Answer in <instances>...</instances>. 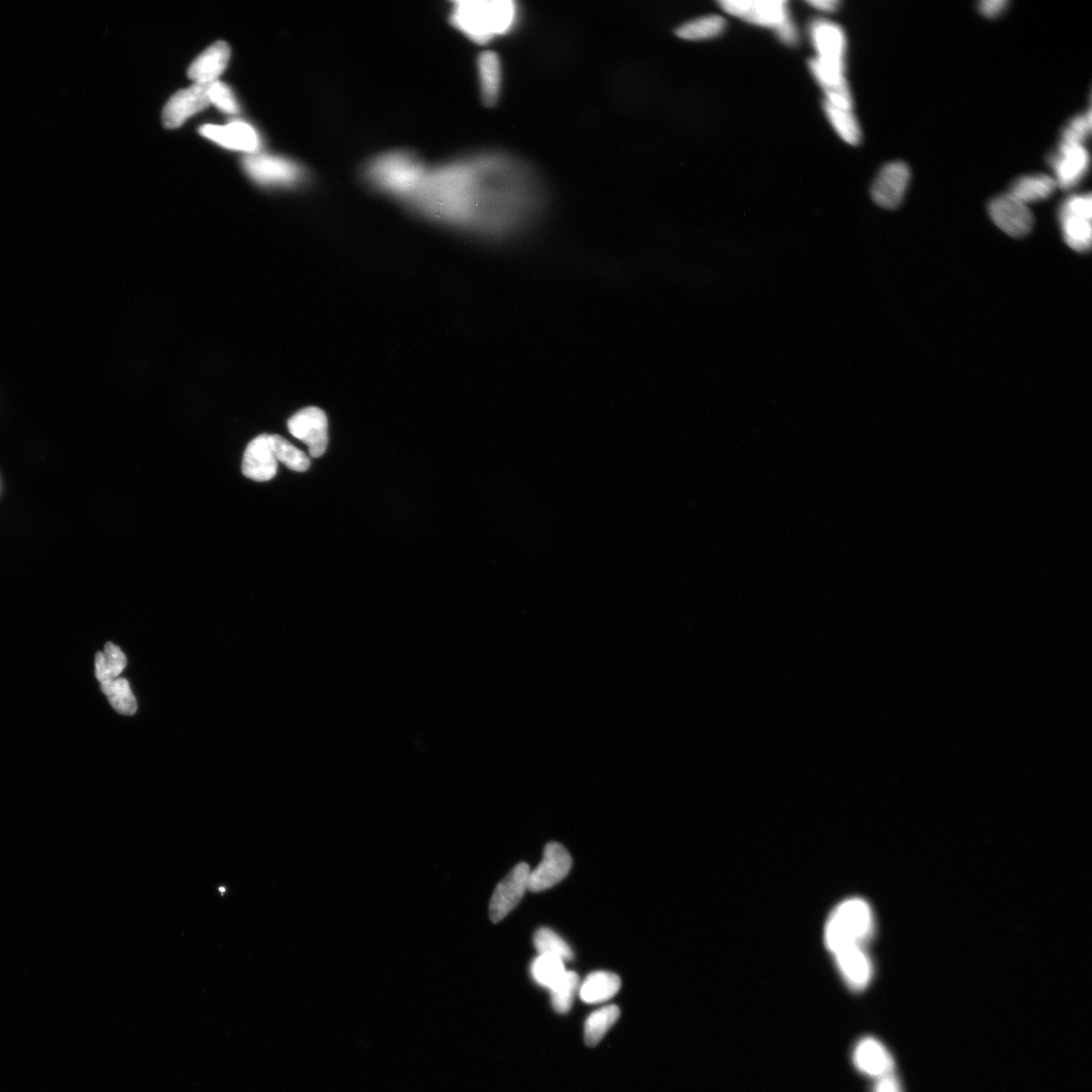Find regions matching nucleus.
<instances>
[{
	"label": "nucleus",
	"mask_w": 1092,
	"mask_h": 1092,
	"mask_svg": "<svg viewBox=\"0 0 1092 1092\" xmlns=\"http://www.w3.org/2000/svg\"><path fill=\"white\" fill-rule=\"evenodd\" d=\"M407 202L434 217L507 233L532 219L540 194L519 163L490 154L427 167Z\"/></svg>",
	"instance_id": "1"
},
{
	"label": "nucleus",
	"mask_w": 1092,
	"mask_h": 1092,
	"mask_svg": "<svg viewBox=\"0 0 1092 1092\" xmlns=\"http://www.w3.org/2000/svg\"><path fill=\"white\" fill-rule=\"evenodd\" d=\"M517 15V5L510 0H460L453 3L450 16L458 31L477 44H486L511 31Z\"/></svg>",
	"instance_id": "2"
},
{
	"label": "nucleus",
	"mask_w": 1092,
	"mask_h": 1092,
	"mask_svg": "<svg viewBox=\"0 0 1092 1092\" xmlns=\"http://www.w3.org/2000/svg\"><path fill=\"white\" fill-rule=\"evenodd\" d=\"M427 165L408 151L380 154L366 164L363 177L374 189L407 201L420 182Z\"/></svg>",
	"instance_id": "3"
},
{
	"label": "nucleus",
	"mask_w": 1092,
	"mask_h": 1092,
	"mask_svg": "<svg viewBox=\"0 0 1092 1092\" xmlns=\"http://www.w3.org/2000/svg\"><path fill=\"white\" fill-rule=\"evenodd\" d=\"M874 933V915L862 899H847L837 904L824 926V944L832 955L846 948L865 947Z\"/></svg>",
	"instance_id": "4"
},
{
	"label": "nucleus",
	"mask_w": 1092,
	"mask_h": 1092,
	"mask_svg": "<svg viewBox=\"0 0 1092 1092\" xmlns=\"http://www.w3.org/2000/svg\"><path fill=\"white\" fill-rule=\"evenodd\" d=\"M249 177L270 187H294L306 179V171L297 162L280 156L252 153L243 160Z\"/></svg>",
	"instance_id": "5"
},
{
	"label": "nucleus",
	"mask_w": 1092,
	"mask_h": 1092,
	"mask_svg": "<svg viewBox=\"0 0 1092 1092\" xmlns=\"http://www.w3.org/2000/svg\"><path fill=\"white\" fill-rule=\"evenodd\" d=\"M288 428L289 433L304 442L311 457L318 458L327 451L328 419L324 411L317 407H308L292 416Z\"/></svg>",
	"instance_id": "6"
},
{
	"label": "nucleus",
	"mask_w": 1092,
	"mask_h": 1092,
	"mask_svg": "<svg viewBox=\"0 0 1092 1092\" xmlns=\"http://www.w3.org/2000/svg\"><path fill=\"white\" fill-rule=\"evenodd\" d=\"M811 36L817 51L815 60L828 71L844 74L846 40L843 28L826 19H814Z\"/></svg>",
	"instance_id": "7"
},
{
	"label": "nucleus",
	"mask_w": 1092,
	"mask_h": 1092,
	"mask_svg": "<svg viewBox=\"0 0 1092 1092\" xmlns=\"http://www.w3.org/2000/svg\"><path fill=\"white\" fill-rule=\"evenodd\" d=\"M719 5L727 14L748 23L775 30L789 18L787 3L783 0H724Z\"/></svg>",
	"instance_id": "8"
},
{
	"label": "nucleus",
	"mask_w": 1092,
	"mask_h": 1092,
	"mask_svg": "<svg viewBox=\"0 0 1092 1092\" xmlns=\"http://www.w3.org/2000/svg\"><path fill=\"white\" fill-rule=\"evenodd\" d=\"M530 873V866L521 863L497 885L489 906L490 919L494 923L504 920L520 902L529 890Z\"/></svg>",
	"instance_id": "9"
},
{
	"label": "nucleus",
	"mask_w": 1092,
	"mask_h": 1092,
	"mask_svg": "<svg viewBox=\"0 0 1092 1092\" xmlns=\"http://www.w3.org/2000/svg\"><path fill=\"white\" fill-rule=\"evenodd\" d=\"M988 212L994 224L1009 236H1026L1032 228L1033 218L1028 204L1013 198L1010 193L992 200Z\"/></svg>",
	"instance_id": "10"
},
{
	"label": "nucleus",
	"mask_w": 1092,
	"mask_h": 1092,
	"mask_svg": "<svg viewBox=\"0 0 1092 1092\" xmlns=\"http://www.w3.org/2000/svg\"><path fill=\"white\" fill-rule=\"evenodd\" d=\"M573 865L570 853L561 844L546 845L541 863L530 873L529 890L541 892L568 876Z\"/></svg>",
	"instance_id": "11"
},
{
	"label": "nucleus",
	"mask_w": 1092,
	"mask_h": 1092,
	"mask_svg": "<svg viewBox=\"0 0 1092 1092\" xmlns=\"http://www.w3.org/2000/svg\"><path fill=\"white\" fill-rule=\"evenodd\" d=\"M211 83H196L188 90L175 93L163 111V124L169 129L179 128L191 115L206 109L210 99Z\"/></svg>",
	"instance_id": "12"
},
{
	"label": "nucleus",
	"mask_w": 1092,
	"mask_h": 1092,
	"mask_svg": "<svg viewBox=\"0 0 1092 1092\" xmlns=\"http://www.w3.org/2000/svg\"><path fill=\"white\" fill-rule=\"evenodd\" d=\"M911 180V169L901 161L887 164L877 177L872 198L884 209H895L901 203Z\"/></svg>",
	"instance_id": "13"
},
{
	"label": "nucleus",
	"mask_w": 1092,
	"mask_h": 1092,
	"mask_svg": "<svg viewBox=\"0 0 1092 1092\" xmlns=\"http://www.w3.org/2000/svg\"><path fill=\"white\" fill-rule=\"evenodd\" d=\"M852 1059L856 1069L867 1077L876 1080L894 1074L891 1053L879 1039L865 1037L857 1042Z\"/></svg>",
	"instance_id": "14"
},
{
	"label": "nucleus",
	"mask_w": 1092,
	"mask_h": 1092,
	"mask_svg": "<svg viewBox=\"0 0 1092 1092\" xmlns=\"http://www.w3.org/2000/svg\"><path fill=\"white\" fill-rule=\"evenodd\" d=\"M835 967L846 987L855 992L865 990L873 979L872 961L865 947L846 948L832 955Z\"/></svg>",
	"instance_id": "15"
},
{
	"label": "nucleus",
	"mask_w": 1092,
	"mask_h": 1092,
	"mask_svg": "<svg viewBox=\"0 0 1092 1092\" xmlns=\"http://www.w3.org/2000/svg\"><path fill=\"white\" fill-rule=\"evenodd\" d=\"M1089 161V154L1084 145L1060 144L1058 152L1051 158L1057 185L1065 190L1075 187L1084 179Z\"/></svg>",
	"instance_id": "16"
},
{
	"label": "nucleus",
	"mask_w": 1092,
	"mask_h": 1092,
	"mask_svg": "<svg viewBox=\"0 0 1092 1092\" xmlns=\"http://www.w3.org/2000/svg\"><path fill=\"white\" fill-rule=\"evenodd\" d=\"M278 464L269 434H262L247 445L243 455L242 473L252 481L268 482L277 475Z\"/></svg>",
	"instance_id": "17"
},
{
	"label": "nucleus",
	"mask_w": 1092,
	"mask_h": 1092,
	"mask_svg": "<svg viewBox=\"0 0 1092 1092\" xmlns=\"http://www.w3.org/2000/svg\"><path fill=\"white\" fill-rule=\"evenodd\" d=\"M206 138L227 149L256 153L259 146L258 135L246 123L234 122L227 126L204 125L200 129Z\"/></svg>",
	"instance_id": "18"
},
{
	"label": "nucleus",
	"mask_w": 1092,
	"mask_h": 1092,
	"mask_svg": "<svg viewBox=\"0 0 1092 1092\" xmlns=\"http://www.w3.org/2000/svg\"><path fill=\"white\" fill-rule=\"evenodd\" d=\"M231 56L225 42H217L203 51L189 68V77L196 83H212L225 71Z\"/></svg>",
	"instance_id": "19"
},
{
	"label": "nucleus",
	"mask_w": 1092,
	"mask_h": 1092,
	"mask_svg": "<svg viewBox=\"0 0 1092 1092\" xmlns=\"http://www.w3.org/2000/svg\"><path fill=\"white\" fill-rule=\"evenodd\" d=\"M809 67H811L819 85L823 87L827 97L826 102L844 110H852L850 87L847 85L844 74L826 70L816 60H813L809 63Z\"/></svg>",
	"instance_id": "20"
},
{
	"label": "nucleus",
	"mask_w": 1092,
	"mask_h": 1092,
	"mask_svg": "<svg viewBox=\"0 0 1092 1092\" xmlns=\"http://www.w3.org/2000/svg\"><path fill=\"white\" fill-rule=\"evenodd\" d=\"M477 71L483 102L487 106H493L499 100L502 86V65L499 56L492 51L482 53L477 60Z\"/></svg>",
	"instance_id": "21"
},
{
	"label": "nucleus",
	"mask_w": 1092,
	"mask_h": 1092,
	"mask_svg": "<svg viewBox=\"0 0 1092 1092\" xmlns=\"http://www.w3.org/2000/svg\"><path fill=\"white\" fill-rule=\"evenodd\" d=\"M620 988L621 980L617 974L596 971L584 980L579 994L581 999L586 1003H600L616 996Z\"/></svg>",
	"instance_id": "22"
},
{
	"label": "nucleus",
	"mask_w": 1092,
	"mask_h": 1092,
	"mask_svg": "<svg viewBox=\"0 0 1092 1092\" xmlns=\"http://www.w3.org/2000/svg\"><path fill=\"white\" fill-rule=\"evenodd\" d=\"M1057 187L1054 179L1046 174L1027 175L1013 182L1010 194L1023 203L1044 201Z\"/></svg>",
	"instance_id": "23"
},
{
	"label": "nucleus",
	"mask_w": 1092,
	"mask_h": 1092,
	"mask_svg": "<svg viewBox=\"0 0 1092 1092\" xmlns=\"http://www.w3.org/2000/svg\"><path fill=\"white\" fill-rule=\"evenodd\" d=\"M1063 237L1067 246L1078 252H1087L1091 247V219L1059 212Z\"/></svg>",
	"instance_id": "24"
},
{
	"label": "nucleus",
	"mask_w": 1092,
	"mask_h": 1092,
	"mask_svg": "<svg viewBox=\"0 0 1092 1092\" xmlns=\"http://www.w3.org/2000/svg\"><path fill=\"white\" fill-rule=\"evenodd\" d=\"M126 659L125 653L112 642H107L104 650L97 652L95 656V677L101 684L118 679L125 670Z\"/></svg>",
	"instance_id": "25"
},
{
	"label": "nucleus",
	"mask_w": 1092,
	"mask_h": 1092,
	"mask_svg": "<svg viewBox=\"0 0 1092 1092\" xmlns=\"http://www.w3.org/2000/svg\"><path fill=\"white\" fill-rule=\"evenodd\" d=\"M824 111L835 132L847 144L857 145L862 138L861 128L852 110H844L825 101Z\"/></svg>",
	"instance_id": "26"
},
{
	"label": "nucleus",
	"mask_w": 1092,
	"mask_h": 1092,
	"mask_svg": "<svg viewBox=\"0 0 1092 1092\" xmlns=\"http://www.w3.org/2000/svg\"><path fill=\"white\" fill-rule=\"evenodd\" d=\"M620 1017L617 1006L602 1008L587 1019L584 1023V1042L590 1047L596 1046Z\"/></svg>",
	"instance_id": "27"
},
{
	"label": "nucleus",
	"mask_w": 1092,
	"mask_h": 1092,
	"mask_svg": "<svg viewBox=\"0 0 1092 1092\" xmlns=\"http://www.w3.org/2000/svg\"><path fill=\"white\" fill-rule=\"evenodd\" d=\"M101 688L116 713L126 716L136 714V701L128 681L118 678L101 684Z\"/></svg>",
	"instance_id": "28"
},
{
	"label": "nucleus",
	"mask_w": 1092,
	"mask_h": 1092,
	"mask_svg": "<svg viewBox=\"0 0 1092 1092\" xmlns=\"http://www.w3.org/2000/svg\"><path fill=\"white\" fill-rule=\"evenodd\" d=\"M726 21L719 16H707L693 19L680 27L677 36L689 41L705 40L724 32Z\"/></svg>",
	"instance_id": "29"
},
{
	"label": "nucleus",
	"mask_w": 1092,
	"mask_h": 1092,
	"mask_svg": "<svg viewBox=\"0 0 1092 1092\" xmlns=\"http://www.w3.org/2000/svg\"><path fill=\"white\" fill-rule=\"evenodd\" d=\"M269 440L278 463L284 464L294 472L304 473L309 470L311 461L304 452L279 435H269Z\"/></svg>",
	"instance_id": "30"
},
{
	"label": "nucleus",
	"mask_w": 1092,
	"mask_h": 1092,
	"mask_svg": "<svg viewBox=\"0 0 1092 1092\" xmlns=\"http://www.w3.org/2000/svg\"><path fill=\"white\" fill-rule=\"evenodd\" d=\"M531 975L541 987L551 989L564 974V962L551 955H540L531 964Z\"/></svg>",
	"instance_id": "31"
},
{
	"label": "nucleus",
	"mask_w": 1092,
	"mask_h": 1092,
	"mask_svg": "<svg viewBox=\"0 0 1092 1092\" xmlns=\"http://www.w3.org/2000/svg\"><path fill=\"white\" fill-rule=\"evenodd\" d=\"M579 977L576 972L565 971L562 978L550 989L552 1008L559 1013H567L579 989Z\"/></svg>",
	"instance_id": "32"
},
{
	"label": "nucleus",
	"mask_w": 1092,
	"mask_h": 1092,
	"mask_svg": "<svg viewBox=\"0 0 1092 1092\" xmlns=\"http://www.w3.org/2000/svg\"><path fill=\"white\" fill-rule=\"evenodd\" d=\"M533 943L540 955H551L563 962L572 961L573 953L561 935L548 928H541L534 934Z\"/></svg>",
	"instance_id": "33"
},
{
	"label": "nucleus",
	"mask_w": 1092,
	"mask_h": 1092,
	"mask_svg": "<svg viewBox=\"0 0 1092 1092\" xmlns=\"http://www.w3.org/2000/svg\"><path fill=\"white\" fill-rule=\"evenodd\" d=\"M1091 111L1076 116L1062 133L1061 144L1082 145L1091 131Z\"/></svg>",
	"instance_id": "34"
},
{
	"label": "nucleus",
	"mask_w": 1092,
	"mask_h": 1092,
	"mask_svg": "<svg viewBox=\"0 0 1092 1092\" xmlns=\"http://www.w3.org/2000/svg\"><path fill=\"white\" fill-rule=\"evenodd\" d=\"M210 99L212 104L216 105L224 113L237 114L239 112V105L235 96H234L225 83L218 81L212 82L210 85Z\"/></svg>",
	"instance_id": "35"
},
{
	"label": "nucleus",
	"mask_w": 1092,
	"mask_h": 1092,
	"mask_svg": "<svg viewBox=\"0 0 1092 1092\" xmlns=\"http://www.w3.org/2000/svg\"><path fill=\"white\" fill-rule=\"evenodd\" d=\"M1060 213L1079 214V216L1092 218V200L1090 194H1080L1069 198L1062 204Z\"/></svg>",
	"instance_id": "36"
},
{
	"label": "nucleus",
	"mask_w": 1092,
	"mask_h": 1092,
	"mask_svg": "<svg viewBox=\"0 0 1092 1092\" xmlns=\"http://www.w3.org/2000/svg\"><path fill=\"white\" fill-rule=\"evenodd\" d=\"M872 1092H903L899 1078L894 1074L876 1079Z\"/></svg>",
	"instance_id": "37"
},
{
	"label": "nucleus",
	"mask_w": 1092,
	"mask_h": 1092,
	"mask_svg": "<svg viewBox=\"0 0 1092 1092\" xmlns=\"http://www.w3.org/2000/svg\"><path fill=\"white\" fill-rule=\"evenodd\" d=\"M1008 5L1006 0H984L979 4V11L984 16L997 17L1006 11Z\"/></svg>",
	"instance_id": "38"
},
{
	"label": "nucleus",
	"mask_w": 1092,
	"mask_h": 1092,
	"mask_svg": "<svg viewBox=\"0 0 1092 1092\" xmlns=\"http://www.w3.org/2000/svg\"><path fill=\"white\" fill-rule=\"evenodd\" d=\"M776 31L780 40L784 43L788 45H795L797 43V31L790 17L781 26L777 27Z\"/></svg>",
	"instance_id": "39"
},
{
	"label": "nucleus",
	"mask_w": 1092,
	"mask_h": 1092,
	"mask_svg": "<svg viewBox=\"0 0 1092 1092\" xmlns=\"http://www.w3.org/2000/svg\"><path fill=\"white\" fill-rule=\"evenodd\" d=\"M808 4L817 9H821V11L828 13L836 11L837 6L840 5V2H837V0H814V2H808Z\"/></svg>",
	"instance_id": "40"
}]
</instances>
